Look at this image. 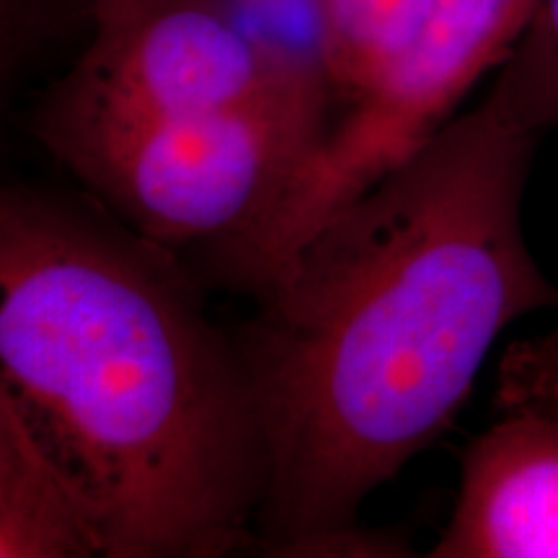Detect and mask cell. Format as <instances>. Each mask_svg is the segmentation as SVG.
I'll list each match as a JSON object with an SVG mask.
<instances>
[{
  "mask_svg": "<svg viewBox=\"0 0 558 558\" xmlns=\"http://www.w3.org/2000/svg\"><path fill=\"white\" fill-rule=\"evenodd\" d=\"M535 148L484 96L256 284L233 341L262 432L264 554H369L365 501L450 429L501 333L556 308L522 220Z\"/></svg>",
  "mask_w": 558,
  "mask_h": 558,
  "instance_id": "obj_1",
  "label": "cell"
},
{
  "mask_svg": "<svg viewBox=\"0 0 558 558\" xmlns=\"http://www.w3.org/2000/svg\"><path fill=\"white\" fill-rule=\"evenodd\" d=\"M0 396L101 558L256 548L259 418L171 251L0 186Z\"/></svg>",
  "mask_w": 558,
  "mask_h": 558,
  "instance_id": "obj_2",
  "label": "cell"
},
{
  "mask_svg": "<svg viewBox=\"0 0 558 558\" xmlns=\"http://www.w3.org/2000/svg\"><path fill=\"white\" fill-rule=\"evenodd\" d=\"M88 550L60 530L0 512V558H86Z\"/></svg>",
  "mask_w": 558,
  "mask_h": 558,
  "instance_id": "obj_11",
  "label": "cell"
},
{
  "mask_svg": "<svg viewBox=\"0 0 558 558\" xmlns=\"http://www.w3.org/2000/svg\"><path fill=\"white\" fill-rule=\"evenodd\" d=\"M432 558H558V414L507 409L463 452Z\"/></svg>",
  "mask_w": 558,
  "mask_h": 558,
  "instance_id": "obj_6",
  "label": "cell"
},
{
  "mask_svg": "<svg viewBox=\"0 0 558 558\" xmlns=\"http://www.w3.org/2000/svg\"><path fill=\"white\" fill-rule=\"evenodd\" d=\"M318 52L333 94L360 99L403 50L429 0H313Z\"/></svg>",
  "mask_w": 558,
  "mask_h": 558,
  "instance_id": "obj_7",
  "label": "cell"
},
{
  "mask_svg": "<svg viewBox=\"0 0 558 558\" xmlns=\"http://www.w3.org/2000/svg\"><path fill=\"white\" fill-rule=\"evenodd\" d=\"M0 512L60 530L78 541L88 556H96L81 520L41 469L3 396H0Z\"/></svg>",
  "mask_w": 558,
  "mask_h": 558,
  "instance_id": "obj_9",
  "label": "cell"
},
{
  "mask_svg": "<svg viewBox=\"0 0 558 558\" xmlns=\"http://www.w3.org/2000/svg\"><path fill=\"white\" fill-rule=\"evenodd\" d=\"M497 403L558 414V324L535 339L514 341L499 365Z\"/></svg>",
  "mask_w": 558,
  "mask_h": 558,
  "instance_id": "obj_10",
  "label": "cell"
},
{
  "mask_svg": "<svg viewBox=\"0 0 558 558\" xmlns=\"http://www.w3.org/2000/svg\"><path fill=\"white\" fill-rule=\"evenodd\" d=\"M486 99L509 122L538 137L558 128V0H538Z\"/></svg>",
  "mask_w": 558,
  "mask_h": 558,
  "instance_id": "obj_8",
  "label": "cell"
},
{
  "mask_svg": "<svg viewBox=\"0 0 558 558\" xmlns=\"http://www.w3.org/2000/svg\"><path fill=\"white\" fill-rule=\"evenodd\" d=\"M535 9L538 0H429L403 50L347 104L267 226L226 254L235 277L256 288L320 222L435 137L501 68Z\"/></svg>",
  "mask_w": 558,
  "mask_h": 558,
  "instance_id": "obj_4",
  "label": "cell"
},
{
  "mask_svg": "<svg viewBox=\"0 0 558 558\" xmlns=\"http://www.w3.org/2000/svg\"><path fill=\"white\" fill-rule=\"evenodd\" d=\"M326 73L205 114L39 135L104 213L153 246L222 254L271 220L331 130Z\"/></svg>",
  "mask_w": 558,
  "mask_h": 558,
  "instance_id": "obj_3",
  "label": "cell"
},
{
  "mask_svg": "<svg viewBox=\"0 0 558 558\" xmlns=\"http://www.w3.org/2000/svg\"><path fill=\"white\" fill-rule=\"evenodd\" d=\"M326 73L256 39L226 0H90V39L39 117L60 130L205 114Z\"/></svg>",
  "mask_w": 558,
  "mask_h": 558,
  "instance_id": "obj_5",
  "label": "cell"
}]
</instances>
